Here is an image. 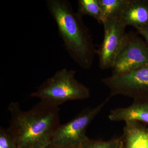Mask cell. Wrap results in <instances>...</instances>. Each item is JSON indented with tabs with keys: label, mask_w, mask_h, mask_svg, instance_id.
<instances>
[{
	"label": "cell",
	"mask_w": 148,
	"mask_h": 148,
	"mask_svg": "<svg viewBox=\"0 0 148 148\" xmlns=\"http://www.w3.org/2000/svg\"><path fill=\"white\" fill-rule=\"evenodd\" d=\"M10 120L9 129L18 148H45L51 144L60 124L58 107L40 101L32 109L23 111L19 103L8 107Z\"/></svg>",
	"instance_id": "cell-1"
},
{
	"label": "cell",
	"mask_w": 148,
	"mask_h": 148,
	"mask_svg": "<svg viewBox=\"0 0 148 148\" xmlns=\"http://www.w3.org/2000/svg\"><path fill=\"white\" fill-rule=\"evenodd\" d=\"M46 5L69 55L80 67L90 69L97 50L82 16L66 0H48Z\"/></svg>",
	"instance_id": "cell-2"
},
{
	"label": "cell",
	"mask_w": 148,
	"mask_h": 148,
	"mask_svg": "<svg viewBox=\"0 0 148 148\" xmlns=\"http://www.w3.org/2000/svg\"><path fill=\"white\" fill-rule=\"evenodd\" d=\"M76 72L66 69L57 71L32 92L31 96L56 107L67 101L88 99L90 96V90L77 80L75 77Z\"/></svg>",
	"instance_id": "cell-3"
},
{
	"label": "cell",
	"mask_w": 148,
	"mask_h": 148,
	"mask_svg": "<svg viewBox=\"0 0 148 148\" xmlns=\"http://www.w3.org/2000/svg\"><path fill=\"white\" fill-rule=\"evenodd\" d=\"M110 98L94 108L85 109L70 121L60 125L53 135L51 143L64 147L80 145L88 138L86 132L88 125L100 113Z\"/></svg>",
	"instance_id": "cell-4"
},
{
	"label": "cell",
	"mask_w": 148,
	"mask_h": 148,
	"mask_svg": "<svg viewBox=\"0 0 148 148\" xmlns=\"http://www.w3.org/2000/svg\"><path fill=\"white\" fill-rule=\"evenodd\" d=\"M102 82L110 91V96L123 95L134 101L148 99V66L131 71L112 75Z\"/></svg>",
	"instance_id": "cell-5"
},
{
	"label": "cell",
	"mask_w": 148,
	"mask_h": 148,
	"mask_svg": "<svg viewBox=\"0 0 148 148\" xmlns=\"http://www.w3.org/2000/svg\"><path fill=\"white\" fill-rule=\"evenodd\" d=\"M104 38L98 50L99 67L101 70L112 69L124 45L127 36L126 24L120 17L104 21Z\"/></svg>",
	"instance_id": "cell-6"
},
{
	"label": "cell",
	"mask_w": 148,
	"mask_h": 148,
	"mask_svg": "<svg viewBox=\"0 0 148 148\" xmlns=\"http://www.w3.org/2000/svg\"><path fill=\"white\" fill-rule=\"evenodd\" d=\"M148 66V45L135 33L126 39L112 69V75L125 73Z\"/></svg>",
	"instance_id": "cell-7"
},
{
	"label": "cell",
	"mask_w": 148,
	"mask_h": 148,
	"mask_svg": "<svg viewBox=\"0 0 148 148\" xmlns=\"http://www.w3.org/2000/svg\"><path fill=\"white\" fill-rule=\"evenodd\" d=\"M108 118L112 121H137L148 125V99L134 101L127 107L112 110Z\"/></svg>",
	"instance_id": "cell-8"
},
{
	"label": "cell",
	"mask_w": 148,
	"mask_h": 148,
	"mask_svg": "<svg viewBox=\"0 0 148 148\" xmlns=\"http://www.w3.org/2000/svg\"><path fill=\"white\" fill-rule=\"evenodd\" d=\"M120 148H148V127L138 122L125 123L119 138Z\"/></svg>",
	"instance_id": "cell-9"
},
{
	"label": "cell",
	"mask_w": 148,
	"mask_h": 148,
	"mask_svg": "<svg viewBox=\"0 0 148 148\" xmlns=\"http://www.w3.org/2000/svg\"><path fill=\"white\" fill-rule=\"evenodd\" d=\"M121 18L137 30L148 28V0H129Z\"/></svg>",
	"instance_id": "cell-10"
},
{
	"label": "cell",
	"mask_w": 148,
	"mask_h": 148,
	"mask_svg": "<svg viewBox=\"0 0 148 148\" xmlns=\"http://www.w3.org/2000/svg\"><path fill=\"white\" fill-rule=\"evenodd\" d=\"M129 0H99L103 22L110 18H119Z\"/></svg>",
	"instance_id": "cell-11"
},
{
	"label": "cell",
	"mask_w": 148,
	"mask_h": 148,
	"mask_svg": "<svg viewBox=\"0 0 148 148\" xmlns=\"http://www.w3.org/2000/svg\"><path fill=\"white\" fill-rule=\"evenodd\" d=\"M77 12L82 16H91L103 24V13L99 0H79Z\"/></svg>",
	"instance_id": "cell-12"
},
{
	"label": "cell",
	"mask_w": 148,
	"mask_h": 148,
	"mask_svg": "<svg viewBox=\"0 0 148 148\" xmlns=\"http://www.w3.org/2000/svg\"><path fill=\"white\" fill-rule=\"evenodd\" d=\"M79 148H120L119 138L108 141L90 140L88 138L80 145Z\"/></svg>",
	"instance_id": "cell-13"
},
{
	"label": "cell",
	"mask_w": 148,
	"mask_h": 148,
	"mask_svg": "<svg viewBox=\"0 0 148 148\" xmlns=\"http://www.w3.org/2000/svg\"><path fill=\"white\" fill-rule=\"evenodd\" d=\"M0 148H18L16 140L8 128L0 127Z\"/></svg>",
	"instance_id": "cell-14"
},
{
	"label": "cell",
	"mask_w": 148,
	"mask_h": 148,
	"mask_svg": "<svg viewBox=\"0 0 148 148\" xmlns=\"http://www.w3.org/2000/svg\"><path fill=\"white\" fill-rule=\"evenodd\" d=\"M138 33L140 35H142L144 38L145 39L146 42L148 45V28L146 29H139L137 30Z\"/></svg>",
	"instance_id": "cell-15"
},
{
	"label": "cell",
	"mask_w": 148,
	"mask_h": 148,
	"mask_svg": "<svg viewBox=\"0 0 148 148\" xmlns=\"http://www.w3.org/2000/svg\"><path fill=\"white\" fill-rule=\"evenodd\" d=\"M80 145L77 146H74V147H60V146H58L56 145H55L53 144H50V145H49L47 147H46L45 148H79Z\"/></svg>",
	"instance_id": "cell-16"
}]
</instances>
